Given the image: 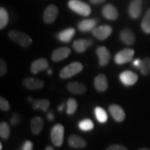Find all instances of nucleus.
I'll return each mask as SVG.
<instances>
[{"mask_svg": "<svg viewBox=\"0 0 150 150\" xmlns=\"http://www.w3.org/2000/svg\"><path fill=\"white\" fill-rule=\"evenodd\" d=\"M97 20L95 19H86L78 24V29L82 32L93 31L96 27Z\"/></svg>", "mask_w": 150, "mask_h": 150, "instance_id": "obj_20", "label": "nucleus"}, {"mask_svg": "<svg viewBox=\"0 0 150 150\" xmlns=\"http://www.w3.org/2000/svg\"><path fill=\"white\" fill-rule=\"evenodd\" d=\"M108 81L104 74L97 75L94 80V86L95 89L99 92H104L108 88Z\"/></svg>", "mask_w": 150, "mask_h": 150, "instance_id": "obj_15", "label": "nucleus"}, {"mask_svg": "<svg viewBox=\"0 0 150 150\" xmlns=\"http://www.w3.org/2000/svg\"><path fill=\"white\" fill-rule=\"evenodd\" d=\"M50 102L48 99H40L33 101L32 106L35 110H41L43 112H47L50 107Z\"/></svg>", "mask_w": 150, "mask_h": 150, "instance_id": "obj_24", "label": "nucleus"}, {"mask_svg": "<svg viewBox=\"0 0 150 150\" xmlns=\"http://www.w3.org/2000/svg\"><path fill=\"white\" fill-rule=\"evenodd\" d=\"M83 70V65L79 62H72L67 66L63 67L60 72L62 79H68L75 76Z\"/></svg>", "mask_w": 150, "mask_h": 150, "instance_id": "obj_3", "label": "nucleus"}, {"mask_svg": "<svg viewBox=\"0 0 150 150\" xmlns=\"http://www.w3.org/2000/svg\"><path fill=\"white\" fill-rule=\"evenodd\" d=\"M8 22V15L6 10L3 7L0 8V29H3L6 27Z\"/></svg>", "mask_w": 150, "mask_h": 150, "instance_id": "obj_28", "label": "nucleus"}, {"mask_svg": "<svg viewBox=\"0 0 150 150\" xmlns=\"http://www.w3.org/2000/svg\"><path fill=\"white\" fill-rule=\"evenodd\" d=\"M112 29L109 25H102L95 27L93 31V35L99 40H104L107 39L112 33Z\"/></svg>", "mask_w": 150, "mask_h": 150, "instance_id": "obj_6", "label": "nucleus"}, {"mask_svg": "<svg viewBox=\"0 0 150 150\" xmlns=\"http://www.w3.org/2000/svg\"><path fill=\"white\" fill-rule=\"evenodd\" d=\"M64 108H65V104H62L61 105H60L59 107H58V110H59V112H62L63 110H64Z\"/></svg>", "mask_w": 150, "mask_h": 150, "instance_id": "obj_40", "label": "nucleus"}, {"mask_svg": "<svg viewBox=\"0 0 150 150\" xmlns=\"http://www.w3.org/2000/svg\"><path fill=\"white\" fill-rule=\"evenodd\" d=\"M138 150H150V149L147 147H142V148H140V149H139Z\"/></svg>", "mask_w": 150, "mask_h": 150, "instance_id": "obj_43", "label": "nucleus"}, {"mask_svg": "<svg viewBox=\"0 0 150 150\" xmlns=\"http://www.w3.org/2000/svg\"><path fill=\"white\" fill-rule=\"evenodd\" d=\"M134 53V50L133 49H124L115 54L114 61L117 65L125 64L132 61Z\"/></svg>", "mask_w": 150, "mask_h": 150, "instance_id": "obj_5", "label": "nucleus"}, {"mask_svg": "<svg viewBox=\"0 0 150 150\" xmlns=\"http://www.w3.org/2000/svg\"><path fill=\"white\" fill-rule=\"evenodd\" d=\"M97 55L99 58V63L101 66H105L108 63L110 59V54L104 46L99 47L96 50Z\"/></svg>", "mask_w": 150, "mask_h": 150, "instance_id": "obj_11", "label": "nucleus"}, {"mask_svg": "<svg viewBox=\"0 0 150 150\" xmlns=\"http://www.w3.org/2000/svg\"><path fill=\"white\" fill-rule=\"evenodd\" d=\"M23 85L27 89L33 91V90H38L43 88L44 81L39 79L28 77L24 79Z\"/></svg>", "mask_w": 150, "mask_h": 150, "instance_id": "obj_13", "label": "nucleus"}, {"mask_svg": "<svg viewBox=\"0 0 150 150\" xmlns=\"http://www.w3.org/2000/svg\"><path fill=\"white\" fill-rule=\"evenodd\" d=\"M65 129L61 124L54 125L51 131V140L56 147H61L64 140Z\"/></svg>", "mask_w": 150, "mask_h": 150, "instance_id": "obj_4", "label": "nucleus"}, {"mask_svg": "<svg viewBox=\"0 0 150 150\" xmlns=\"http://www.w3.org/2000/svg\"><path fill=\"white\" fill-rule=\"evenodd\" d=\"M105 0H90V1L93 4H101L104 2Z\"/></svg>", "mask_w": 150, "mask_h": 150, "instance_id": "obj_39", "label": "nucleus"}, {"mask_svg": "<svg viewBox=\"0 0 150 150\" xmlns=\"http://www.w3.org/2000/svg\"><path fill=\"white\" fill-rule=\"evenodd\" d=\"M47 117L50 121H53L54 120V112L52 111H50L47 115Z\"/></svg>", "mask_w": 150, "mask_h": 150, "instance_id": "obj_38", "label": "nucleus"}, {"mask_svg": "<svg viewBox=\"0 0 150 150\" xmlns=\"http://www.w3.org/2000/svg\"><path fill=\"white\" fill-rule=\"evenodd\" d=\"M49 63L47 60L44 59V58H41V59L35 60L31 63V72L33 74H36L41 71L46 70L48 68Z\"/></svg>", "mask_w": 150, "mask_h": 150, "instance_id": "obj_12", "label": "nucleus"}, {"mask_svg": "<svg viewBox=\"0 0 150 150\" xmlns=\"http://www.w3.org/2000/svg\"><path fill=\"white\" fill-rule=\"evenodd\" d=\"M7 65L5 61L2 59L0 60V76H4L6 74Z\"/></svg>", "mask_w": 150, "mask_h": 150, "instance_id": "obj_33", "label": "nucleus"}, {"mask_svg": "<svg viewBox=\"0 0 150 150\" xmlns=\"http://www.w3.org/2000/svg\"><path fill=\"white\" fill-rule=\"evenodd\" d=\"M93 44V41L90 39H78L73 42V48L78 53L84 52Z\"/></svg>", "mask_w": 150, "mask_h": 150, "instance_id": "obj_19", "label": "nucleus"}, {"mask_svg": "<svg viewBox=\"0 0 150 150\" xmlns=\"http://www.w3.org/2000/svg\"><path fill=\"white\" fill-rule=\"evenodd\" d=\"M142 0H131L129 6V16L133 19L138 18L141 14Z\"/></svg>", "mask_w": 150, "mask_h": 150, "instance_id": "obj_10", "label": "nucleus"}, {"mask_svg": "<svg viewBox=\"0 0 150 150\" xmlns=\"http://www.w3.org/2000/svg\"><path fill=\"white\" fill-rule=\"evenodd\" d=\"M8 36L13 42L22 47H28L32 42V39L27 34L16 30L9 31Z\"/></svg>", "mask_w": 150, "mask_h": 150, "instance_id": "obj_1", "label": "nucleus"}, {"mask_svg": "<svg viewBox=\"0 0 150 150\" xmlns=\"http://www.w3.org/2000/svg\"><path fill=\"white\" fill-rule=\"evenodd\" d=\"M33 149V143L29 140H27L24 142L22 145V150H32Z\"/></svg>", "mask_w": 150, "mask_h": 150, "instance_id": "obj_35", "label": "nucleus"}, {"mask_svg": "<svg viewBox=\"0 0 150 150\" xmlns=\"http://www.w3.org/2000/svg\"><path fill=\"white\" fill-rule=\"evenodd\" d=\"M142 60H140L139 59H135L134 61H133V65L136 67V69H138V70H139L140 65L142 64Z\"/></svg>", "mask_w": 150, "mask_h": 150, "instance_id": "obj_37", "label": "nucleus"}, {"mask_svg": "<svg viewBox=\"0 0 150 150\" xmlns=\"http://www.w3.org/2000/svg\"><path fill=\"white\" fill-rule=\"evenodd\" d=\"M20 115H18V114H14L12 116V117H11V124L12 125H18L19 123V122H20Z\"/></svg>", "mask_w": 150, "mask_h": 150, "instance_id": "obj_36", "label": "nucleus"}, {"mask_svg": "<svg viewBox=\"0 0 150 150\" xmlns=\"http://www.w3.org/2000/svg\"><path fill=\"white\" fill-rule=\"evenodd\" d=\"M106 150H128L126 147L122 145H112Z\"/></svg>", "mask_w": 150, "mask_h": 150, "instance_id": "obj_34", "label": "nucleus"}, {"mask_svg": "<svg viewBox=\"0 0 150 150\" xmlns=\"http://www.w3.org/2000/svg\"><path fill=\"white\" fill-rule=\"evenodd\" d=\"M120 39L127 45H131L135 42L136 36L130 29H125L120 33Z\"/></svg>", "mask_w": 150, "mask_h": 150, "instance_id": "obj_17", "label": "nucleus"}, {"mask_svg": "<svg viewBox=\"0 0 150 150\" xmlns=\"http://www.w3.org/2000/svg\"><path fill=\"white\" fill-rule=\"evenodd\" d=\"M10 136V127L8 124L2 122L0 124V136L4 140H7Z\"/></svg>", "mask_w": 150, "mask_h": 150, "instance_id": "obj_30", "label": "nucleus"}, {"mask_svg": "<svg viewBox=\"0 0 150 150\" xmlns=\"http://www.w3.org/2000/svg\"><path fill=\"white\" fill-rule=\"evenodd\" d=\"M141 28L142 31L145 33L150 34V8L148 9L143 19H142Z\"/></svg>", "mask_w": 150, "mask_h": 150, "instance_id": "obj_26", "label": "nucleus"}, {"mask_svg": "<svg viewBox=\"0 0 150 150\" xmlns=\"http://www.w3.org/2000/svg\"><path fill=\"white\" fill-rule=\"evenodd\" d=\"M68 144L71 147L74 149H81L84 148L87 145V142L81 137L77 135L72 134L68 138Z\"/></svg>", "mask_w": 150, "mask_h": 150, "instance_id": "obj_18", "label": "nucleus"}, {"mask_svg": "<svg viewBox=\"0 0 150 150\" xmlns=\"http://www.w3.org/2000/svg\"><path fill=\"white\" fill-rule=\"evenodd\" d=\"M95 115L97 121L100 123H105L108 120L107 112L100 106H97L95 108Z\"/></svg>", "mask_w": 150, "mask_h": 150, "instance_id": "obj_25", "label": "nucleus"}, {"mask_svg": "<svg viewBox=\"0 0 150 150\" xmlns=\"http://www.w3.org/2000/svg\"><path fill=\"white\" fill-rule=\"evenodd\" d=\"M45 150H54V148L52 147V146L49 145V146H47L45 149Z\"/></svg>", "mask_w": 150, "mask_h": 150, "instance_id": "obj_41", "label": "nucleus"}, {"mask_svg": "<svg viewBox=\"0 0 150 150\" xmlns=\"http://www.w3.org/2000/svg\"><path fill=\"white\" fill-rule=\"evenodd\" d=\"M75 32L76 31H75L74 28H67V29L63 30L61 32L58 33L57 38L61 42L67 43L70 42L71 40H72L75 34Z\"/></svg>", "mask_w": 150, "mask_h": 150, "instance_id": "obj_22", "label": "nucleus"}, {"mask_svg": "<svg viewBox=\"0 0 150 150\" xmlns=\"http://www.w3.org/2000/svg\"><path fill=\"white\" fill-rule=\"evenodd\" d=\"M119 78L123 85L126 86H134L138 81V76L134 72L127 70L122 72L120 74Z\"/></svg>", "mask_w": 150, "mask_h": 150, "instance_id": "obj_7", "label": "nucleus"}, {"mask_svg": "<svg viewBox=\"0 0 150 150\" xmlns=\"http://www.w3.org/2000/svg\"><path fill=\"white\" fill-rule=\"evenodd\" d=\"M110 115L116 122H120L125 119V112L120 106L117 104H111L108 107Z\"/></svg>", "mask_w": 150, "mask_h": 150, "instance_id": "obj_9", "label": "nucleus"}, {"mask_svg": "<svg viewBox=\"0 0 150 150\" xmlns=\"http://www.w3.org/2000/svg\"><path fill=\"white\" fill-rule=\"evenodd\" d=\"M59 15V9L55 5L50 4L47 7L43 14V20L45 23L51 24L55 21Z\"/></svg>", "mask_w": 150, "mask_h": 150, "instance_id": "obj_8", "label": "nucleus"}, {"mask_svg": "<svg viewBox=\"0 0 150 150\" xmlns=\"http://www.w3.org/2000/svg\"><path fill=\"white\" fill-rule=\"evenodd\" d=\"M77 102L73 98H70L67 102L66 112L68 115H73L77 108Z\"/></svg>", "mask_w": 150, "mask_h": 150, "instance_id": "obj_31", "label": "nucleus"}, {"mask_svg": "<svg viewBox=\"0 0 150 150\" xmlns=\"http://www.w3.org/2000/svg\"><path fill=\"white\" fill-rule=\"evenodd\" d=\"M0 108L4 111H8L10 110V104L9 102L5 98L1 97H0Z\"/></svg>", "mask_w": 150, "mask_h": 150, "instance_id": "obj_32", "label": "nucleus"}, {"mask_svg": "<svg viewBox=\"0 0 150 150\" xmlns=\"http://www.w3.org/2000/svg\"><path fill=\"white\" fill-rule=\"evenodd\" d=\"M52 73H53V71H52L51 69L50 68H49V69H47V74H49V75H51Z\"/></svg>", "mask_w": 150, "mask_h": 150, "instance_id": "obj_42", "label": "nucleus"}, {"mask_svg": "<svg viewBox=\"0 0 150 150\" xmlns=\"http://www.w3.org/2000/svg\"><path fill=\"white\" fill-rule=\"evenodd\" d=\"M0 149H2V144L0 143Z\"/></svg>", "mask_w": 150, "mask_h": 150, "instance_id": "obj_44", "label": "nucleus"}, {"mask_svg": "<svg viewBox=\"0 0 150 150\" xmlns=\"http://www.w3.org/2000/svg\"><path fill=\"white\" fill-rule=\"evenodd\" d=\"M79 128L83 131H91L94 128V124L93 121L90 119H84L79 122Z\"/></svg>", "mask_w": 150, "mask_h": 150, "instance_id": "obj_29", "label": "nucleus"}, {"mask_svg": "<svg viewBox=\"0 0 150 150\" xmlns=\"http://www.w3.org/2000/svg\"><path fill=\"white\" fill-rule=\"evenodd\" d=\"M102 13L105 18L110 20H116L119 16L117 8L112 4L105 5L102 8Z\"/></svg>", "mask_w": 150, "mask_h": 150, "instance_id": "obj_16", "label": "nucleus"}, {"mask_svg": "<svg viewBox=\"0 0 150 150\" xmlns=\"http://www.w3.org/2000/svg\"><path fill=\"white\" fill-rule=\"evenodd\" d=\"M139 70L142 75L147 76L150 74V58L147 57L144 59L142 61V64L140 65Z\"/></svg>", "mask_w": 150, "mask_h": 150, "instance_id": "obj_27", "label": "nucleus"}, {"mask_svg": "<svg viewBox=\"0 0 150 150\" xmlns=\"http://www.w3.org/2000/svg\"><path fill=\"white\" fill-rule=\"evenodd\" d=\"M68 6L71 10L81 16H88L91 13L90 6L81 0H70L68 1Z\"/></svg>", "mask_w": 150, "mask_h": 150, "instance_id": "obj_2", "label": "nucleus"}, {"mask_svg": "<svg viewBox=\"0 0 150 150\" xmlns=\"http://www.w3.org/2000/svg\"><path fill=\"white\" fill-rule=\"evenodd\" d=\"M71 50L68 47H59L54 50L52 53V59L54 62L61 61L70 55Z\"/></svg>", "mask_w": 150, "mask_h": 150, "instance_id": "obj_14", "label": "nucleus"}, {"mask_svg": "<svg viewBox=\"0 0 150 150\" xmlns=\"http://www.w3.org/2000/svg\"><path fill=\"white\" fill-rule=\"evenodd\" d=\"M44 125V120L38 116L33 117L31 121V129L33 134L38 135L40 133Z\"/></svg>", "mask_w": 150, "mask_h": 150, "instance_id": "obj_23", "label": "nucleus"}, {"mask_svg": "<svg viewBox=\"0 0 150 150\" xmlns=\"http://www.w3.org/2000/svg\"><path fill=\"white\" fill-rule=\"evenodd\" d=\"M67 88L71 93L74 95H82L85 93L87 90L86 86L79 82H70L67 85Z\"/></svg>", "mask_w": 150, "mask_h": 150, "instance_id": "obj_21", "label": "nucleus"}]
</instances>
